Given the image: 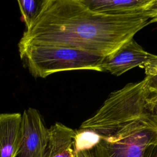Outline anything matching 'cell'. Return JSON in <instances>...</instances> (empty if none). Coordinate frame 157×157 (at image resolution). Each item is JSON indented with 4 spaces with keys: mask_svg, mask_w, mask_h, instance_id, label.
<instances>
[{
    "mask_svg": "<svg viewBox=\"0 0 157 157\" xmlns=\"http://www.w3.org/2000/svg\"><path fill=\"white\" fill-rule=\"evenodd\" d=\"M151 14L112 16L90 10L80 0H44L18 44H52L105 56L150 23Z\"/></svg>",
    "mask_w": 157,
    "mask_h": 157,
    "instance_id": "obj_1",
    "label": "cell"
},
{
    "mask_svg": "<svg viewBox=\"0 0 157 157\" xmlns=\"http://www.w3.org/2000/svg\"><path fill=\"white\" fill-rule=\"evenodd\" d=\"M151 96L144 79L128 83L112 92L96 113L84 121L79 129L102 134L134 120L150 115L148 105Z\"/></svg>",
    "mask_w": 157,
    "mask_h": 157,
    "instance_id": "obj_2",
    "label": "cell"
},
{
    "mask_svg": "<svg viewBox=\"0 0 157 157\" xmlns=\"http://www.w3.org/2000/svg\"><path fill=\"white\" fill-rule=\"evenodd\" d=\"M20 58L35 78H45L61 71L93 70L99 71L104 56L69 47L29 44H18Z\"/></svg>",
    "mask_w": 157,
    "mask_h": 157,
    "instance_id": "obj_3",
    "label": "cell"
},
{
    "mask_svg": "<svg viewBox=\"0 0 157 157\" xmlns=\"http://www.w3.org/2000/svg\"><path fill=\"white\" fill-rule=\"evenodd\" d=\"M98 135L92 157H147L157 141V124L147 115Z\"/></svg>",
    "mask_w": 157,
    "mask_h": 157,
    "instance_id": "obj_4",
    "label": "cell"
},
{
    "mask_svg": "<svg viewBox=\"0 0 157 157\" xmlns=\"http://www.w3.org/2000/svg\"><path fill=\"white\" fill-rule=\"evenodd\" d=\"M49 138L40 113L29 107L21 114V135L18 157H45Z\"/></svg>",
    "mask_w": 157,
    "mask_h": 157,
    "instance_id": "obj_5",
    "label": "cell"
},
{
    "mask_svg": "<svg viewBox=\"0 0 157 157\" xmlns=\"http://www.w3.org/2000/svg\"><path fill=\"white\" fill-rule=\"evenodd\" d=\"M156 58L157 55L146 52L134 38H131L104 56L99 69L100 72H107L118 76L136 66L142 67Z\"/></svg>",
    "mask_w": 157,
    "mask_h": 157,
    "instance_id": "obj_6",
    "label": "cell"
},
{
    "mask_svg": "<svg viewBox=\"0 0 157 157\" xmlns=\"http://www.w3.org/2000/svg\"><path fill=\"white\" fill-rule=\"evenodd\" d=\"M93 12L112 16L151 14L156 0H80Z\"/></svg>",
    "mask_w": 157,
    "mask_h": 157,
    "instance_id": "obj_7",
    "label": "cell"
},
{
    "mask_svg": "<svg viewBox=\"0 0 157 157\" xmlns=\"http://www.w3.org/2000/svg\"><path fill=\"white\" fill-rule=\"evenodd\" d=\"M21 114H0V157H17L20 147Z\"/></svg>",
    "mask_w": 157,
    "mask_h": 157,
    "instance_id": "obj_8",
    "label": "cell"
},
{
    "mask_svg": "<svg viewBox=\"0 0 157 157\" xmlns=\"http://www.w3.org/2000/svg\"><path fill=\"white\" fill-rule=\"evenodd\" d=\"M75 130L56 122L49 128V138L45 157H75Z\"/></svg>",
    "mask_w": 157,
    "mask_h": 157,
    "instance_id": "obj_9",
    "label": "cell"
},
{
    "mask_svg": "<svg viewBox=\"0 0 157 157\" xmlns=\"http://www.w3.org/2000/svg\"><path fill=\"white\" fill-rule=\"evenodd\" d=\"M44 0H20L17 1L26 29L30 27L39 15Z\"/></svg>",
    "mask_w": 157,
    "mask_h": 157,
    "instance_id": "obj_10",
    "label": "cell"
},
{
    "mask_svg": "<svg viewBox=\"0 0 157 157\" xmlns=\"http://www.w3.org/2000/svg\"><path fill=\"white\" fill-rule=\"evenodd\" d=\"M144 68L145 86L147 90L153 96L157 94V58L145 64Z\"/></svg>",
    "mask_w": 157,
    "mask_h": 157,
    "instance_id": "obj_11",
    "label": "cell"
},
{
    "mask_svg": "<svg viewBox=\"0 0 157 157\" xmlns=\"http://www.w3.org/2000/svg\"><path fill=\"white\" fill-rule=\"evenodd\" d=\"M148 105L150 117L157 124V94L151 96L148 99Z\"/></svg>",
    "mask_w": 157,
    "mask_h": 157,
    "instance_id": "obj_12",
    "label": "cell"
},
{
    "mask_svg": "<svg viewBox=\"0 0 157 157\" xmlns=\"http://www.w3.org/2000/svg\"><path fill=\"white\" fill-rule=\"evenodd\" d=\"M75 157H92L90 151V149L74 150Z\"/></svg>",
    "mask_w": 157,
    "mask_h": 157,
    "instance_id": "obj_13",
    "label": "cell"
},
{
    "mask_svg": "<svg viewBox=\"0 0 157 157\" xmlns=\"http://www.w3.org/2000/svg\"><path fill=\"white\" fill-rule=\"evenodd\" d=\"M156 22H157V0L155 1L151 10V18L150 20V23Z\"/></svg>",
    "mask_w": 157,
    "mask_h": 157,
    "instance_id": "obj_14",
    "label": "cell"
},
{
    "mask_svg": "<svg viewBox=\"0 0 157 157\" xmlns=\"http://www.w3.org/2000/svg\"><path fill=\"white\" fill-rule=\"evenodd\" d=\"M147 157H157V141L151 147Z\"/></svg>",
    "mask_w": 157,
    "mask_h": 157,
    "instance_id": "obj_15",
    "label": "cell"
}]
</instances>
